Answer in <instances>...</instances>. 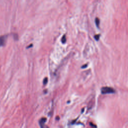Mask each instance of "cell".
I'll return each instance as SVG.
<instances>
[{
	"instance_id": "1",
	"label": "cell",
	"mask_w": 128,
	"mask_h": 128,
	"mask_svg": "<svg viewBox=\"0 0 128 128\" xmlns=\"http://www.w3.org/2000/svg\"><path fill=\"white\" fill-rule=\"evenodd\" d=\"M101 92L102 94H114L116 92V90L111 87L104 86L101 88Z\"/></svg>"
},
{
	"instance_id": "2",
	"label": "cell",
	"mask_w": 128,
	"mask_h": 128,
	"mask_svg": "<svg viewBox=\"0 0 128 128\" xmlns=\"http://www.w3.org/2000/svg\"><path fill=\"white\" fill-rule=\"evenodd\" d=\"M6 38H7L6 36H0V46H3L5 44Z\"/></svg>"
},
{
	"instance_id": "3",
	"label": "cell",
	"mask_w": 128,
	"mask_h": 128,
	"mask_svg": "<svg viewBox=\"0 0 128 128\" xmlns=\"http://www.w3.org/2000/svg\"><path fill=\"white\" fill-rule=\"evenodd\" d=\"M46 118H42L40 120H39V124H40V127L42 128L44 127V123L46 122Z\"/></svg>"
},
{
	"instance_id": "4",
	"label": "cell",
	"mask_w": 128,
	"mask_h": 128,
	"mask_svg": "<svg viewBox=\"0 0 128 128\" xmlns=\"http://www.w3.org/2000/svg\"><path fill=\"white\" fill-rule=\"evenodd\" d=\"M95 22H96V26L98 28H99L100 23V19L98 18H96V19H95Z\"/></svg>"
},
{
	"instance_id": "5",
	"label": "cell",
	"mask_w": 128,
	"mask_h": 128,
	"mask_svg": "<svg viewBox=\"0 0 128 128\" xmlns=\"http://www.w3.org/2000/svg\"><path fill=\"white\" fill-rule=\"evenodd\" d=\"M61 41H62V44H65L66 42V35H64L62 38V40H61Z\"/></svg>"
},
{
	"instance_id": "6",
	"label": "cell",
	"mask_w": 128,
	"mask_h": 128,
	"mask_svg": "<svg viewBox=\"0 0 128 128\" xmlns=\"http://www.w3.org/2000/svg\"><path fill=\"white\" fill-rule=\"evenodd\" d=\"M48 82V78L46 77V78L44 79V80H43V84H44V85H46V84H47Z\"/></svg>"
},
{
	"instance_id": "7",
	"label": "cell",
	"mask_w": 128,
	"mask_h": 128,
	"mask_svg": "<svg viewBox=\"0 0 128 128\" xmlns=\"http://www.w3.org/2000/svg\"><path fill=\"white\" fill-rule=\"evenodd\" d=\"M100 34H96L94 36V38H95V40H98L100 38Z\"/></svg>"
},
{
	"instance_id": "8",
	"label": "cell",
	"mask_w": 128,
	"mask_h": 128,
	"mask_svg": "<svg viewBox=\"0 0 128 128\" xmlns=\"http://www.w3.org/2000/svg\"><path fill=\"white\" fill-rule=\"evenodd\" d=\"M87 66H88V64H86L85 65H83V66L81 67V68H86Z\"/></svg>"
},
{
	"instance_id": "9",
	"label": "cell",
	"mask_w": 128,
	"mask_h": 128,
	"mask_svg": "<svg viewBox=\"0 0 128 128\" xmlns=\"http://www.w3.org/2000/svg\"><path fill=\"white\" fill-rule=\"evenodd\" d=\"M90 126H94V127H96V125H94V124H92V122H90Z\"/></svg>"
},
{
	"instance_id": "10",
	"label": "cell",
	"mask_w": 128,
	"mask_h": 128,
	"mask_svg": "<svg viewBox=\"0 0 128 128\" xmlns=\"http://www.w3.org/2000/svg\"><path fill=\"white\" fill-rule=\"evenodd\" d=\"M32 44H31L30 46H27V48H30V47H32Z\"/></svg>"
},
{
	"instance_id": "11",
	"label": "cell",
	"mask_w": 128,
	"mask_h": 128,
	"mask_svg": "<svg viewBox=\"0 0 128 128\" xmlns=\"http://www.w3.org/2000/svg\"><path fill=\"white\" fill-rule=\"evenodd\" d=\"M84 110V108H82V112H83Z\"/></svg>"
},
{
	"instance_id": "12",
	"label": "cell",
	"mask_w": 128,
	"mask_h": 128,
	"mask_svg": "<svg viewBox=\"0 0 128 128\" xmlns=\"http://www.w3.org/2000/svg\"><path fill=\"white\" fill-rule=\"evenodd\" d=\"M56 120H58V119H59V117L58 116V117L56 118Z\"/></svg>"
}]
</instances>
